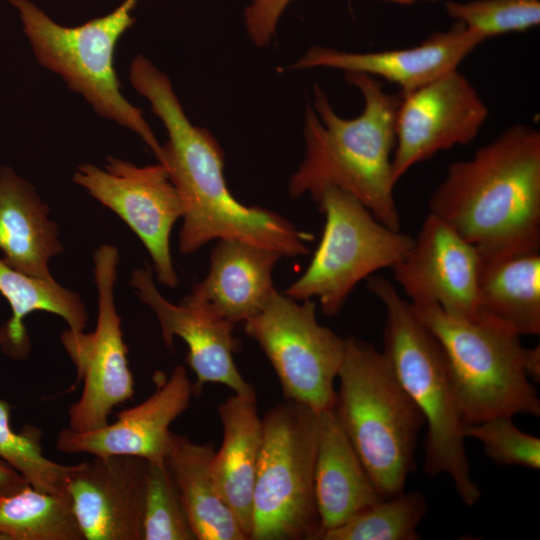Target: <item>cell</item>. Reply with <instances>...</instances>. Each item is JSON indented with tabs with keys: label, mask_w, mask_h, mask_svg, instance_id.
<instances>
[{
	"label": "cell",
	"mask_w": 540,
	"mask_h": 540,
	"mask_svg": "<svg viewBox=\"0 0 540 540\" xmlns=\"http://www.w3.org/2000/svg\"><path fill=\"white\" fill-rule=\"evenodd\" d=\"M129 77L168 133L160 163L167 168L184 205L179 233L182 254H192L211 240L224 238L266 247L283 257L308 253L311 234L278 213L244 205L231 194L220 145L208 130L190 122L164 73L139 55L131 63Z\"/></svg>",
	"instance_id": "obj_1"
},
{
	"label": "cell",
	"mask_w": 540,
	"mask_h": 540,
	"mask_svg": "<svg viewBox=\"0 0 540 540\" xmlns=\"http://www.w3.org/2000/svg\"><path fill=\"white\" fill-rule=\"evenodd\" d=\"M428 205L481 258L540 250L539 130L513 124L451 163Z\"/></svg>",
	"instance_id": "obj_2"
},
{
	"label": "cell",
	"mask_w": 540,
	"mask_h": 540,
	"mask_svg": "<svg viewBox=\"0 0 540 540\" xmlns=\"http://www.w3.org/2000/svg\"><path fill=\"white\" fill-rule=\"evenodd\" d=\"M345 76L361 93L363 110L343 118L314 86V109L308 107L305 114V157L290 179V195L310 194L316 200L325 188L335 187L358 199L384 225L400 230L392 170L400 92H386L381 81L366 74Z\"/></svg>",
	"instance_id": "obj_3"
},
{
	"label": "cell",
	"mask_w": 540,
	"mask_h": 540,
	"mask_svg": "<svg viewBox=\"0 0 540 540\" xmlns=\"http://www.w3.org/2000/svg\"><path fill=\"white\" fill-rule=\"evenodd\" d=\"M367 286L386 308L383 353L427 426L423 470L429 476H449L464 504L472 506L481 491L471 477L464 423L444 352L390 280L371 276Z\"/></svg>",
	"instance_id": "obj_4"
},
{
	"label": "cell",
	"mask_w": 540,
	"mask_h": 540,
	"mask_svg": "<svg viewBox=\"0 0 540 540\" xmlns=\"http://www.w3.org/2000/svg\"><path fill=\"white\" fill-rule=\"evenodd\" d=\"M335 410L368 476L382 498L404 490L415 467L424 417L398 380L383 351L345 338Z\"/></svg>",
	"instance_id": "obj_5"
},
{
	"label": "cell",
	"mask_w": 540,
	"mask_h": 540,
	"mask_svg": "<svg viewBox=\"0 0 540 540\" xmlns=\"http://www.w3.org/2000/svg\"><path fill=\"white\" fill-rule=\"evenodd\" d=\"M411 306L444 352L464 426L494 417L540 415V398L524 371L517 332L482 311L468 320L432 303Z\"/></svg>",
	"instance_id": "obj_6"
},
{
	"label": "cell",
	"mask_w": 540,
	"mask_h": 540,
	"mask_svg": "<svg viewBox=\"0 0 540 540\" xmlns=\"http://www.w3.org/2000/svg\"><path fill=\"white\" fill-rule=\"evenodd\" d=\"M18 10L38 62L59 74L101 116L137 133L158 161L162 146L143 113L122 95L113 56L119 38L132 26L137 0H125L109 14L76 26L53 21L30 0H9Z\"/></svg>",
	"instance_id": "obj_7"
},
{
	"label": "cell",
	"mask_w": 540,
	"mask_h": 540,
	"mask_svg": "<svg viewBox=\"0 0 540 540\" xmlns=\"http://www.w3.org/2000/svg\"><path fill=\"white\" fill-rule=\"evenodd\" d=\"M251 540H319L314 494L317 413L290 400L262 417Z\"/></svg>",
	"instance_id": "obj_8"
},
{
	"label": "cell",
	"mask_w": 540,
	"mask_h": 540,
	"mask_svg": "<svg viewBox=\"0 0 540 540\" xmlns=\"http://www.w3.org/2000/svg\"><path fill=\"white\" fill-rule=\"evenodd\" d=\"M325 225L309 266L285 294L297 301L317 298L323 314L336 315L354 287L409 253L413 238L378 221L351 194L325 188L318 198Z\"/></svg>",
	"instance_id": "obj_9"
},
{
	"label": "cell",
	"mask_w": 540,
	"mask_h": 540,
	"mask_svg": "<svg viewBox=\"0 0 540 540\" xmlns=\"http://www.w3.org/2000/svg\"><path fill=\"white\" fill-rule=\"evenodd\" d=\"M316 306L311 299L299 302L275 290L244 322V331L271 363L285 400L318 414L335 405L345 338L317 321Z\"/></svg>",
	"instance_id": "obj_10"
},
{
	"label": "cell",
	"mask_w": 540,
	"mask_h": 540,
	"mask_svg": "<svg viewBox=\"0 0 540 540\" xmlns=\"http://www.w3.org/2000/svg\"><path fill=\"white\" fill-rule=\"evenodd\" d=\"M98 290V315L94 331L62 332L60 340L83 381L79 399L68 411V428L85 432L105 426L112 410L134 395L128 348L121 330V317L114 301L119 263L118 249L100 246L93 255Z\"/></svg>",
	"instance_id": "obj_11"
},
{
	"label": "cell",
	"mask_w": 540,
	"mask_h": 540,
	"mask_svg": "<svg viewBox=\"0 0 540 540\" xmlns=\"http://www.w3.org/2000/svg\"><path fill=\"white\" fill-rule=\"evenodd\" d=\"M73 181L129 226L150 254L157 280L175 288L178 276L170 252V234L184 215V205L167 168L160 162L136 166L107 157L104 169L80 165Z\"/></svg>",
	"instance_id": "obj_12"
},
{
	"label": "cell",
	"mask_w": 540,
	"mask_h": 540,
	"mask_svg": "<svg viewBox=\"0 0 540 540\" xmlns=\"http://www.w3.org/2000/svg\"><path fill=\"white\" fill-rule=\"evenodd\" d=\"M400 95L392 157L396 182L436 153L472 142L489 115L474 85L458 69Z\"/></svg>",
	"instance_id": "obj_13"
},
{
	"label": "cell",
	"mask_w": 540,
	"mask_h": 540,
	"mask_svg": "<svg viewBox=\"0 0 540 540\" xmlns=\"http://www.w3.org/2000/svg\"><path fill=\"white\" fill-rule=\"evenodd\" d=\"M480 266L476 247L430 212L409 253L392 269L411 303L436 304L453 317L475 320Z\"/></svg>",
	"instance_id": "obj_14"
},
{
	"label": "cell",
	"mask_w": 540,
	"mask_h": 540,
	"mask_svg": "<svg viewBox=\"0 0 540 540\" xmlns=\"http://www.w3.org/2000/svg\"><path fill=\"white\" fill-rule=\"evenodd\" d=\"M146 465L123 455L72 465L66 490L85 540H142Z\"/></svg>",
	"instance_id": "obj_15"
},
{
	"label": "cell",
	"mask_w": 540,
	"mask_h": 540,
	"mask_svg": "<svg viewBox=\"0 0 540 540\" xmlns=\"http://www.w3.org/2000/svg\"><path fill=\"white\" fill-rule=\"evenodd\" d=\"M154 378L155 391L138 405L120 411L115 422L85 432L62 429L57 449L93 457L123 455L164 462L170 426L187 410L194 390L183 366H176L168 378L160 373Z\"/></svg>",
	"instance_id": "obj_16"
},
{
	"label": "cell",
	"mask_w": 540,
	"mask_h": 540,
	"mask_svg": "<svg viewBox=\"0 0 540 540\" xmlns=\"http://www.w3.org/2000/svg\"><path fill=\"white\" fill-rule=\"evenodd\" d=\"M130 284L156 315L165 345L173 347L176 336L187 344L186 362L196 376L195 395L210 383L225 385L237 394L255 392L234 361L239 342L233 323L183 300L179 304L168 301L155 286L150 266L133 270Z\"/></svg>",
	"instance_id": "obj_17"
},
{
	"label": "cell",
	"mask_w": 540,
	"mask_h": 540,
	"mask_svg": "<svg viewBox=\"0 0 540 540\" xmlns=\"http://www.w3.org/2000/svg\"><path fill=\"white\" fill-rule=\"evenodd\" d=\"M483 41L455 22L447 31L431 34L421 43L402 49L348 52L313 46L291 69L330 68L382 78L407 93L458 69Z\"/></svg>",
	"instance_id": "obj_18"
},
{
	"label": "cell",
	"mask_w": 540,
	"mask_h": 540,
	"mask_svg": "<svg viewBox=\"0 0 540 540\" xmlns=\"http://www.w3.org/2000/svg\"><path fill=\"white\" fill-rule=\"evenodd\" d=\"M282 257L243 240L218 239L206 277L182 300L233 324L245 322L276 290L272 273Z\"/></svg>",
	"instance_id": "obj_19"
},
{
	"label": "cell",
	"mask_w": 540,
	"mask_h": 540,
	"mask_svg": "<svg viewBox=\"0 0 540 540\" xmlns=\"http://www.w3.org/2000/svg\"><path fill=\"white\" fill-rule=\"evenodd\" d=\"M314 494L321 534L382 498L348 439L335 407L317 414Z\"/></svg>",
	"instance_id": "obj_20"
},
{
	"label": "cell",
	"mask_w": 540,
	"mask_h": 540,
	"mask_svg": "<svg viewBox=\"0 0 540 540\" xmlns=\"http://www.w3.org/2000/svg\"><path fill=\"white\" fill-rule=\"evenodd\" d=\"M223 430L212 458L218 490L237 518L247 539L252 526L253 492L263 440V421L256 393L229 396L218 407Z\"/></svg>",
	"instance_id": "obj_21"
},
{
	"label": "cell",
	"mask_w": 540,
	"mask_h": 540,
	"mask_svg": "<svg viewBox=\"0 0 540 540\" xmlns=\"http://www.w3.org/2000/svg\"><path fill=\"white\" fill-rule=\"evenodd\" d=\"M34 187L10 167H0V250L10 267L49 279L48 263L63 251L57 224Z\"/></svg>",
	"instance_id": "obj_22"
},
{
	"label": "cell",
	"mask_w": 540,
	"mask_h": 540,
	"mask_svg": "<svg viewBox=\"0 0 540 540\" xmlns=\"http://www.w3.org/2000/svg\"><path fill=\"white\" fill-rule=\"evenodd\" d=\"M213 444L170 432L164 462L197 540H247L212 472Z\"/></svg>",
	"instance_id": "obj_23"
},
{
	"label": "cell",
	"mask_w": 540,
	"mask_h": 540,
	"mask_svg": "<svg viewBox=\"0 0 540 540\" xmlns=\"http://www.w3.org/2000/svg\"><path fill=\"white\" fill-rule=\"evenodd\" d=\"M479 311L520 336L540 334V250L481 258Z\"/></svg>",
	"instance_id": "obj_24"
},
{
	"label": "cell",
	"mask_w": 540,
	"mask_h": 540,
	"mask_svg": "<svg viewBox=\"0 0 540 540\" xmlns=\"http://www.w3.org/2000/svg\"><path fill=\"white\" fill-rule=\"evenodd\" d=\"M0 294L12 310L11 318L0 329V344L4 352L14 358H25L29 352L30 342L23 320L33 312L58 315L74 331L86 328L88 314L80 296L58 284L53 277L29 276L0 259Z\"/></svg>",
	"instance_id": "obj_25"
},
{
	"label": "cell",
	"mask_w": 540,
	"mask_h": 540,
	"mask_svg": "<svg viewBox=\"0 0 540 540\" xmlns=\"http://www.w3.org/2000/svg\"><path fill=\"white\" fill-rule=\"evenodd\" d=\"M0 535L5 540H83L68 495L26 485L0 498Z\"/></svg>",
	"instance_id": "obj_26"
},
{
	"label": "cell",
	"mask_w": 540,
	"mask_h": 540,
	"mask_svg": "<svg viewBox=\"0 0 540 540\" xmlns=\"http://www.w3.org/2000/svg\"><path fill=\"white\" fill-rule=\"evenodd\" d=\"M428 510L418 491L384 497L343 524L323 532L320 540H418L417 528Z\"/></svg>",
	"instance_id": "obj_27"
},
{
	"label": "cell",
	"mask_w": 540,
	"mask_h": 540,
	"mask_svg": "<svg viewBox=\"0 0 540 540\" xmlns=\"http://www.w3.org/2000/svg\"><path fill=\"white\" fill-rule=\"evenodd\" d=\"M10 404L0 399V459L20 473L34 489L65 494L72 465L51 461L41 446L42 431L25 425L16 432L10 424Z\"/></svg>",
	"instance_id": "obj_28"
},
{
	"label": "cell",
	"mask_w": 540,
	"mask_h": 540,
	"mask_svg": "<svg viewBox=\"0 0 540 540\" xmlns=\"http://www.w3.org/2000/svg\"><path fill=\"white\" fill-rule=\"evenodd\" d=\"M447 15L483 42L540 24V0H448Z\"/></svg>",
	"instance_id": "obj_29"
},
{
	"label": "cell",
	"mask_w": 540,
	"mask_h": 540,
	"mask_svg": "<svg viewBox=\"0 0 540 540\" xmlns=\"http://www.w3.org/2000/svg\"><path fill=\"white\" fill-rule=\"evenodd\" d=\"M165 462L146 465L142 540H194Z\"/></svg>",
	"instance_id": "obj_30"
},
{
	"label": "cell",
	"mask_w": 540,
	"mask_h": 540,
	"mask_svg": "<svg viewBox=\"0 0 540 540\" xmlns=\"http://www.w3.org/2000/svg\"><path fill=\"white\" fill-rule=\"evenodd\" d=\"M463 434L481 442L486 456L496 464L540 468V439L520 430L512 417H494L465 425Z\"/></svg>",
	"instance_id": "obj_31"
},
{
	"label": "cell",
	"mask_w": 540,
	"mask_h": 540,
	"mask_svg": "<svg viewBox=\"0 0 540 540\" xmlns=\"http://www.w3.org/2000/svg\"><path fill=\"white\" fill-rule=\"evenodd\" d=\"M291 0H254L246 9L245 24L248 36L258 47L271 41L278 20ZM395 3H413L417 0H385Z\"/></svg>",
	"instance_id": "obj_32"
},
{
	"label": "cell",
	"mask_w": 540,
	"mask_h": 540,
	"mask_svg": "<svg viewBox=\"0 0 540 540\" xmlns=\"http://www.w3.org/2000/svg\"><path fill=\"white\" fill-rule=\"evenodd\" d=\"M28 484L20 473L0 459V498L20 491Z\"/></svg>",
	"instance_id": "obj_33"
},
{
	"label": "cell",
	"mask_w": 540,
	"mask_h": 540,
	"mask_svg": "<svg viewBox=\"0 0 540 540\" xmlns=\"http://www.w3.org/2000/svg\"><path fill=\"white\" fill-rule=\"evenodd\" d=\"M524 371L533 383L540 382V347L539 345L523 350Z\"/></svg>",
	"instance_id": "obj_34"
},
{
	"label": "cell",
	"mask_w": 540,
	"mask_h": 540,
	"mask_svg": "<svg viewBox=\"0 0 540 540\" xmlns=\"http://www.w3.org/2000/svg\"><path fill=\"white\" fill-rule=\"evenodd\" d=\"M0 540H5V538L3 536L0 535Z\"/></svg>",
	"instance_id": "obj_35"
},
{
	"label": "cell",
	"mask_w": 540,
	"mask_h": 540,
	"mask_svg": "<svg viewBox=\"0 0 540 540\" xmlns=\"http://www.w3.org/2000/svg\"><path fill=\"white\" fill-rule=\"evenodd\" d=\"M418 1H436V0H418Z\"/></svg>",
	"instance_id": "obj_36"
}]
</instances>
